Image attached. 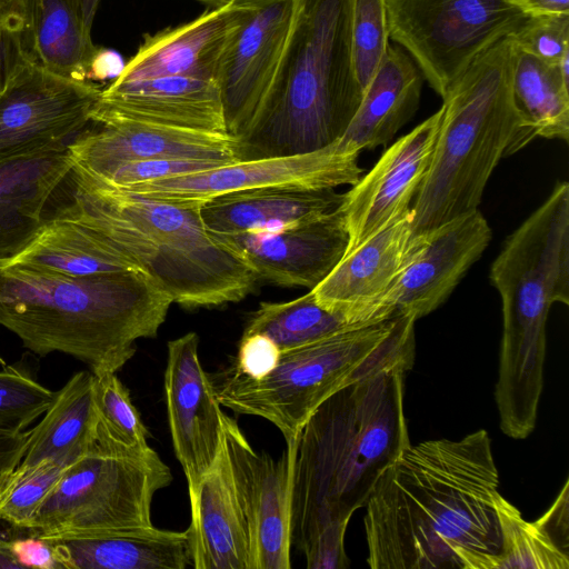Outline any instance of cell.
Segmentation results:
<instances>
[{"label":"cell","instance_id":"3","mask_svg":"<svg viewBox=\"0 0 569 569\" xmlns=\"http://www.w3.org/2000/svg\"><path fill=\"white\" fill-rule=\"evenodd\" d=\"M405 367L366 376L335 392L297 437L291 540L302 551L327 523L350 519L411 443L403 410Z\"/></svg>","mask_w":569,"mask_h":569},{"label":"cell","instance_id":"45","mask_svg":"<svg viewBox=\"0 0 569 569\" xmlns=\"http://www.w3.org/2000/svg\"><path fill=\"white\" fill-rule=\"evenodd\" d=\"M124 67L121 56L110 49L98 48L93 56L89 72V81H104L108 79H116Z\"/></svg>","mask_w":569,"mask_h":569},{"label":"cell","instance_id":"33","mask_svg":"<svg viewBox=\"0 0 569 569\" xmlns=\"http://www.w3.org/2000/svg\"><path fill=\"white\" fill-rule=\"evenodd\" d=\"M353 327L359 326L320 306L310 290L290 301L260 303L242 335H264L284 352Z\"/></svg>","mask_w":569,"mask_h":569},{"label":"cell","instance_id":"37","mask_svg":"<svg viewBox=\"0 0 569 569\" xmlns=\"http://www.w3.org/2000/svg\"><path fill=\"white\" fill-rule=\"evenodd\" d=\"M56 392L17 367L0 370V431H24L44 415Z\"/></svg>","mask_w":569,"mask_h":569},{"label":"cell","instance_id":"38","mask_svg":"<svg viewBox=\"0 0 569 569\" xmlns=\"http://www.w3.org/2000/svg\"><path fill=\"white\" fill-rule=\"evenodd\" d=\"M510 37L516 48L558 64L569 53V14L530 16Z\"/></svg>","mask_w":569,"mask_h":569},{"label":"cell","instance_id":"27","mask_svg":"<svg viewBox=\"0 0 569 569\" xmlns=\"http://www.w3.org/2000/svg\"><path fill=\"white\" fill-rule=\"evenodd\" d=\"M425 77L400 47H388L363 91L360 106L338 140L350 153L360 154L389 143L419 108Z\"/></svg>","mask_w":569,"mask_h":569},{"label":"cell","instance_id":"32","mask_svg":"<svg viewBox=\"0 0 569 569\" xmlns=\"http://www.w3.org/2000/svg\"><path fill=\"white\" fill-rule=\"evenodd\" d=\"M512 96L533 138L568 141L569 78L559 63H548L515 46Z\"/></svg>","mask_w":569,"mask_h":569},{"label":"cell","instance_id":"31","mask_svg":"<svg viewBox=\"0 0 569 569\" xmlns=\"http://www.w3.org/2000/svg\"><path fill=\"white\" fill-rule=\"evenodd\" d=\"M6 264L66 277L139 270L93 231L63 218H49L34 239Z\"/></svg>","mask_w":569,"mask_h":569},{"label":"cell","instance_id":"28","mask_svg":"<svg viewBox=\"0 0 569 569\" xmlns=\"http://www.w3.org/2000/svg\"><path fill=\"white\" fill-rule=\"evenodd\" d=\"M20 18L21 48L33 62L58 76L89 81L99 47L74 0H21Z\"/></svg>","mask_w":569,"mask_h":569},{"label":"cell","instance_id":"6","mask_svg":"<svg viewBox=\"0 0 569 569\" xmlns=\"http://www.w3.org/2000/svg\"><path fill=\"white\" fill-rule=\"evenodd\" d=\"M501 297L502 338L495 400L509 438L535 430L543 389L546 325L553 303L569 305V183L559 181L545 202L506 240L490 268Z\"/></svg>","mask_w":569,"mask_h":569},{"label":"cell","instance_id":"9","mask_svg":"<svg viewBox=\"0 0 569 569\" xmlns=\"http://www.w3.org/2000/svg\"><path fill=\"white\" fill-rule=\"evenodd\" d=\"M171 481L169 467L153 449L131 451L97 441L67 467L29 530L59 542L151 527L152 499Z\"/></svg>","mask_w":569,"mask_h":569},{"label":"cell","instance_id":"49","mask_svg":"<svg viewBox=\"0 0 569 569\" xmlns=\"http://www.w3.org/2000/svg\"><path fill=\"white\" fill-rule=\"evenodd\" d=\"M0 8L8 13L19 16L21 0H0Z\"/></svg>","mask_w":569,"mask_h":569},{"label":"cell","instance_id":"16","mask_svg":"<svg viewBox=\"0 0 569 569\" xmlns=\"http://www.w3.org/2000/svg\"><path fill=\"white\" fill-rule=\"evenodd\" d=\"M164 396L174 455L191 499L220 451L224 413L201 365L196 332L168 342Z\"/></svg>","mask_w":569,"mask_h":569},{"label":"cell","instance_id":"34","mask_svg":"<svg viewBox=\"0 0 569 569\" xmlns=\"http://www.w3.org/2000/svg\"><path fill=\"white\" fill-rule=\"evenodd\" d=\"M98 416L97 441L131 451H146L149 431L133 405L129 390L116 373L94 376Z\"/></svg>","mask_w":569,"mask_h":569},{"label":"cell","instance_id":"35","mask_svg":"<svg viewBox=\"0 0 569 569\" xmlns=\"http://www.w3.org/2000/svg\"><path fill=\"white\" fill-rule=\"evenodd\" d=\"M69 465L54 459L19 463L0 477V520L29 529L31 520Z\"/></svg>","mask_w":569,"mask_h":569},{"label":"cell","instance_id":"2","mask_svg":"<svg viewBox=\"0 0 569 569\" xmlns=\"http://www.w3.org/2000/svg\"><path fill=\"white\" fill-rule=\"evenodd\" d=\"M49 218L93 231L184 307L244 299L257 277L206 228L200 204H178L121 189L73 163Z\"/></svg>","mask_w":569,"mask_h":569},{"label":"cell","instance_id":"43","mask_svg":"<svg viewBox=\"0 0 569 569\" xmlns=\"http://www.w3.org/2000/svg\"><path fill=\"white\" fill-rule=\"evenodd\" d=\"M20 16L0 8V92L20 44Z\"/></svg>","mask_w":569,"mask_h":569},{"label":"cell","instance_id":"15","mask_svg":"<svg viewBox=\"0 0 569 569\" xmlns=\"http://www.w3.org/2000/svg\"><path fill=\"white\" fill-rule=\"evenodd\" d=\"M443 108L392 143L373 168L343 193L340 206L349 242L346 253L402 218L428 170Z\"/></svg>","mask_w":569,"mask_h":569},{"label":"cell","instance_id":"19","mask_svg":"<svg viewBox=\"0 0 569 569\" xmlns=\"http://www.w3.org/2000/svg\"><path fill=\"white\" fill-rule=\"evenodd\" d=\"M123 121L228 134L219 82L184 76L111 81L91 122Z\"/></svg>","mask_w":569,"mask_h":569},{"label":"cell","instance_id":"21","mask_svg":"<svg viewBox=\"0 0 569 569\" xmlns=\"http://www.w3.org/2000/svg\"><path fill=\"white\" fill-rule=\"evenodd\" d=\"M258 1L208 8L189 22L143 34L138 50L112 81L166 76L218 81L228 47Z\"/></svg>","mask_w":569,"mask_h":569},{"label":"cell","instance_id":"14","mask_svg":"<svg viewBox=\"0 0 569 569\" xmlns=\"http://www.w3.org/2000/svg\"><path fill=\"white\" fill-rule=\"evenodd\" d=\"M415 237L409 260L381 303L385 319L418 320L439 308L481 257L492 232L477 209Z\"/></svg>","mask_w":569,"mask_h":569},{"label":"cell","instance_id":"10","mask_svg":"<svg viewBox=\"0 0 569 569\" xmlns=\"http://www.w3.org/2000/svg\"><path fill=\"white\" fill-rule=\"evenodd\" d=\"M389 38L443 99L482 52L530 17L516 0H386Z\"/></svg>","mask_w":569,"mask_h":569},{"label":"cell","instance_id":"46","mask_svg":"<svg viewBox=\"0 0 569 569\" xmlns=\"http://www.w3.org/2000/svg\"><path fill=\"white\" fill-rule=\"evenodd\" d=\"M530 16L569 14V0H516Z\"/></svg>","mask_w":569,"mask_h":569},{"label":"cell","instance_id":"47","mask_svg":"<svg viewBox=\"0 0 569 569\" xmlns=\"http://www.w3.org/2000/svg\"><path fill=\"white\" fill-rule=\"evenodd\" d=\"M101 0H74L86 29L91 32L93 20Z\"/></svg>","mask_w":569,"mask_h":569},{"label":"cell","instance_id":"17","mask_svg":"<svg viewBox=\"0 0 569 569\" xmlns=\"http://www.w3.org/2000/svg\"><path fill=\"white\" fill-rule=\"evenodd\" d=\"M213 234V233H212ZM257 279L316 288L345 256L349 236L340 207L276 231L213 234Z\"/></svg>","mask_w":569,"mask_h":569},{"label":"cell","instance_id":"18","mask_svg":"<svg viewBox=\"0 0 569 569\" xmlns=\"http://www.w3.org/2000/svg\"><path fill=\"white\" fill-rule=\"evenodd\" d=\"M295 0H259L233 36L219 87L227 132L242 137L272 82L293 18Z\"/></svg>","mask_w":569,"mask_h":569},{"label":"cell","instance_id":"36","mask_svg":"<svg viewBox=\"0 0 569 569\" xmlns=\"http://www.w3.org/2000/svg\"><path fill=\"white\" fill-rule=\"evenodd\" d=\"M388 47L386 0H353L351 52L356 77L363 91L378 70Z\"/></svg>","mask_w":569,"mask_h":569},{"label":"cell","instance_id":"42","mask_svg":"<svg viewBox=\"0 0 569 569\" xmlns=\"http://www.w3.org/2000/svg\"><path fill=\"white\" fill-rule=\"evenodd\" d=\"M11 551L21 568L60 569L53 543L37 536L10 540Z\"/></svg>","mask_w":569,"mask_h":569},{"label":"cell","instance_id":"29","mask_svg":"<svg viewBox=\"0 0 569 569\" xmlns=\"http://www.w3.org/2000/svg\"><path fill=\"white\" fill-rule=\"evenodd\" d=\"M60 569H184L191 566L186 530L154 526L52 542Z\"/></svg>","mask_w":569,"mask_h":569},{"label":"cell","instance_id":"39","mask_svg":"<svg viewBox=\"0 0 569 569\" xmlns=\"http://www.w3.org/2000/svg\"><path fill=\"white\" fill-rule=\"evenodd\" d=\"M228 162L197 159H152L128 162L100 178L114 186H130L208 170ZM96 177V176H94Z\"/></svg>","mask_w":569,"mask_h":569},{"label":"cell","instance_id":"23","mask_svg":"<svg viewBox=\"0 0 569 569\" xmlns=\"http://www.w3.org/2000/svg\"><path fill=\"white\" fill-rule=\"evenodd\" d=\"M73 163L69 146L0 160V266L39 233Z\"/></svg>","mask_w":569,"mask_h":569},{"label":"cell","instance_id":"50","mask_svg":"<svg viewBox=\"0 0 569 569\" xmlns=\"http://www.w3.org/2000/svg\"><path fill=\"white\" fill-rule=\"evenodd\" d=\"M198 2L203 3L209 9L219 8L231 2H249V1H258V0H196Z\"/></svg>","mask_w":569,"mask_h":569},{"label":"cell","instance_id":"44","mask_svg":"<svg viewBox=\"0 0 569 569\" xmlns=\"http://www.w3.org/2000/svg\"><path fill=\"white\" fill-rule=\"evenodd\" d=\"M28 438L29 430L18 433L0 431V477L21 462Z\"/></svg>","mask_w":569,"mask_h":569},{"label":"cell","instance_id":"1","mask_svg":"<svg viewBox=\"0 0 569 569\" xmlns=\"http://www.w3.org/2000/svg\"><path fill=\"white\" fill-rule=\"evenodd\" d=\"M499 473L483 429L410 445L382 473L363 518L372 569H461L457 549L498 553Z\"/></svg>","mask_w":569,"mask_h":569},{"label":"cell","instance_id":"30","mask_svg":"<svg viewBox=\"0 0 569 569\" xmlns=\"http://www.w3.org/2000/svg\"><path fill=\"white\" fill-rule=\"evenodd\" d=\"M93 386L94 375L83 370L56 392L43 418L29 430L21 463L54 459L70 465L96 445L98 416Z\"/></svg>","mask_w":569,"mask_h":569},{"label":"cell","instance_id":"48","mask_svg":"<svg viewBox=\"0 0 569 569\" xmlns=\"http://www.w3.org/2000/svg\"><path fill=\"white\" fill-rule=\"evenodd\" d=\"M21 568L16 560L11 548L10 540L0 537V569Z\"/></svg>","mask_w":569,"mask_h":569},{"label":"cell","instance_id":"20","mask_svg":"<svg viewBox=\"0 0 569 569\" xmlns=\"http://www.w3.org/2000/svg\"><path fill=\"white\" fill-rule=\"evenodd\" d=\"M416 237L411 209L397 222L345 253L313 289L317 302L365 326L386 320L380 307L407 264Z\"/></svg>","mask_w":569,"mask_h":569},{"label":"cell","instance_id":"12","mask_svg":"<svg viewBox=\"0 0 569 569\" xmlns=\"http://www.w3.org/2000/svg\"><path fill=\"white\" fill-rule=\"evenodd\" d=\"M358 157L336 141L309 153L238 160L190 174L117 187L178 204H201L224 193L267 187L336 189L353 186L361 178Z\"/></svg>","mask_w":569,"mask_h":569},{"label":"cell","instance_id":"13","mask_svg":"<svg viewBox=\"0 0 569 569\" xmlns=\"http://www.w3.org/2000/svg\"><path fill=\"white\" fill-rule=\"evenodd\" d=\"M222 433L249 538V569L291 568V491L297 439L274 460L223 413Z\"/></svg>","mask_w":569,"mask_h":569},{"label":"cell","instance_id":"40","mask_svg":"<svg viewBox=\"0 0 569 569\" xmlns=\"http://www.w3.org/2000/svg\"><path fill=\"white\" fill-rule=\"evenodd\" d=\"M350 519H336L321 528L306 545L303 552L308 569H346L350 560L345 537Z\"/></svg>","mask_w":569,"mask_h":569},{"label":"cell","instance_id":"11","mask_svg":"<svg viewBox=\"0 0 569 569\" xmlns=\"http://www.w3.org/2000/svg\"><path fill=\"white\" fill-rule=\"evenodd\" d=\"M101 90L46 70L20 43L0 92V160L69 146L91 123Z\"/></svg>","mask_w":569,"mask_h":569},{"label":"cell","instance_id":"7","mask_svg":"<svg viewBox=\"0 0 569 569\" xmlns=\"http://www.w3.org/2000/svg\"><path fill=\"white\" fill-rule=\"evenodd\" d=\"M513 56L512 38L501 39L442 99L432 157L410 207L415 236L477 210L499 160L535 139L513 100Z\"/></svg>","mask_w":569,"mask_h":569},{"label":"cell","instance_id":"5","mask_svg":"<svg viewBox=\"0 0 569 569\" xmlns=\"http://www.w3.org/2000/svg\"><path fill=\"white\" fill-rule=\"evenodd\" d=\"M353 0H295L288 39L239 160L323 149L346 132L362 100L351 52Z\"/></svg>","mask_w":569,"mask_h":569},{"label":"cell","instance_id":"22","mask_svg":"<svg viewBox=\"0 0 569 569\" xmlns=\"http://www.w3.org/2000/svg\"><path fill=\"white\" fill-rule=\"evenodd\" d=\"M93 124L94 129L87 127L69 147L74 164L96 177L128 162L152 159L239 160L237 141L229 134L127 121Z\"/></svg>","mask_w":569,"mask_h":569},{"label":"cell","instance_id":"25","mask_svg":"<svg viewBox=\"0 0 569 569\" xmlns=\"http://www.w3.org/2000/svg\"><path fill=\"white\" fill-rule=\"evenodd\" d=\"M501 533L498 553L457 549L461 569H567L569 567V481L536 521L500 493L495 499Z\"/></svg>","mask_w":569,"mask_h":569},{"label":"cell","instance_id":"26","mask_svg":"<svg viewBox=\"0 0 569 569\" xmlns=\"http://www.w3.org/2000/svg\"><path fill=\"white\" fill-rule=\"evenodd\" d=\"M343 193L335 189L267 187L214 197L200 204L213 234L276 231L338 209Z\"/></svg>","mask_w":569,"mask_h":569},{"label":"cell","instance_id":"41","mask_svg":"<svg viewBox=\"0 0 569 569\" xmlns=\"http://www.w3.org/2000/svg\"><path fill=\"white\" fill-rule=\"evenodd\" d=\"M279 347L261 333L242 335L232 367L250 379H261L271 372L280 360Z\"/></svg>","mask_w":569,"mask_h":569},{"label":"cell","instance_id":"4","mask_svg":"<svg viewBox=\"0 0 569 569\" xmlns=\"http://www.w3.org/2000/svg\"><path fill=\"white\" fill-rule=\"evenodd\" d=\"M171 303L140 270L66 277L0 266V325L33 353L71 356L94 376L116 373L137 340L157 337Z\"/></svg>","mask_w":569,"mask_h":569},{"label":"cell","instance_id":"8","mask_svg":"<svg viewBox=\"0 0 569 569\" xmlns=\"http://www.w3.org/2000/svg\"><path fill=\"white\" fill-rule=\"evenodd\" d=\"M416 321L396 316L281 352L277 367L257 380L231 366L213 381L217 398L237 413L271 422L286 442L296 440L316 409L341 388L385 368L410 370Z\"/></svg>","mask_w":569,"mask_h":569},{"label":"cell","instance_id":"24","mask_svg":"<svg viewBox=\"0 0 569 569\" xmlns=\"http://www.w3.org/2000/svg\"><path fill=\"white\" fill-rule=\"evenodd\" d=\"M189 500L191 521L186 533L191 567L249 569L248 530L223 439L214 462Z\"/></svg>","mask_w":569,"mask_h":569}]
</instances>
